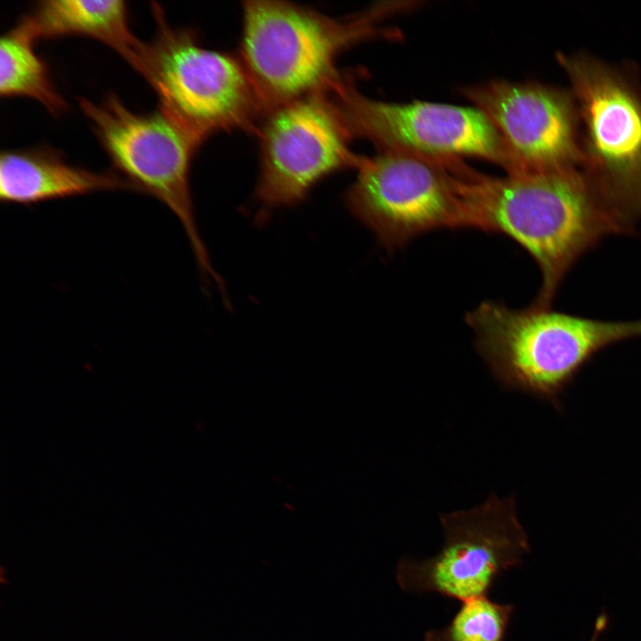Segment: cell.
I'll list each match as a JSON object with an SVG mask.
<instances>
[{
  "mask_svg": "<svg viewBox=\"0 0 641 641\" xmlns=\"http://www.w3.org/2000/svg\"><path fill=\"white\" fill-rule=\"evenodd\" d=\"M557 59L579 111L580 169L632 229L641 219V86L627 69L587 54Z\"/></svg>",
  "mask_w": 641,
  "mask_h": 641,
  "instance_id": "6",
  "label": "cell"
},
{
  "mask_svg": "<svg viewBox=\"0 0 641 641\" xmlns=\"http://www.w3.org/2000/svg\"><path fill=\"white\" fill-rule=\"evenodd\" d=\"M79 105L116 170L137 192L173 212L201 272L219 283L198 231L189 183L192 157L204 140L160 108L134 112L113 93L100 103L82 99Z\"/></svg>",
  "mask_w": 641,
  "mask_h": 641,
  "instance_id": "7",
  "label": "cell"
},
{
  "mask_svg": "<svg viewBox=\"0 0 641 641\" xmlns=\"http://www.w3.org/2000/svg\"><path fill=\"white\" fill-rule=\"evenodd\" d=\"M514 606L487 596L462 602L450 623L428 630L424 641H505Z\"/></svg>",
  "mask_w": 641,
  "mask_h": 641,
  "instance_id": "15",
  "label": "cell"
},
{
  "mask_svg": "<svg viewBox=\"0 0 641 641\" xmlns=\"http://www.w3.org/2000/svg\"><path fill=\"white\" fill-rule=\"evenodd\" d=\"M444 541L434 556L402 557L396 581L411 594L434 592L461 603L486 596L498 578L530 550L515 499L491 495L468 510L440 515Z\"/></svg>",
  "mask_w": 641,
  "mask_h": 641,
  "instance_id": "8",
  "label": "cell"
},
{
  "mask_svg": "<svg viewBox=\"0 0 641 641\" xmlns=\"http://www.w3.org/2000/svg\"><path fill=\"white\" fill-rule=\"evenodd\" d=\"M260 173L256 189L265 207L301 201L319 181L365 157L350 147L352 139L328 91L284 103L263 118Z\"/></svg>",
  "mask_w": 641,
  "mask_h": 641,
  "instance_id": "10",
  "label": "cell"
},
{
  "mask_svg": "<svg viewBox=\"0 0 641 641\" xmlns=\"http://www.w3.org/2000/svg\"><path fill=\"white\" fill-rule=\"evenodd\" d=\"M151 7L156 34L144 43L137 72L155 90L158 108L204 141L218 131L257 134L265 111L239 56L203 47Z\"/></svg>",
  "mask_w": 641,
  "mask_h": 641,
  "instance_id": "5",
  "label": "cell"
},
{
  "mask_svg": "<svg viewBox=\"0 0 641 641\" xmlns=\"http://www.w3.org/2000/svg\"><path fill=\"white\" fill-rule=\"evenodd\" d=\"M328 93L351 137L368 140L381 151L437 158L475 157L507 170V153L499 133L474 106L375 100L362 94L342 76Z\"/></svg>",
  "mask_w": 641,
  "mask_h": 641,
  "instance_id": "9",
  "label": "cell"
},
{
  "mask_svg": "<svg viewBox=\"0 0 641 641\" xmlns=\"http://www.w3.org/2000/svg\"><path fill=\"white\" fill-rule=\"evenodd\" d=\"M479 202L484 231L511 238L536 262L541 284L533 303L543 306L584 254L607 237L632 232L580 167L483 174Z\"/></svg>",
  "mask_w": 641,
  "mask_h": 641,
  "instance_id": "1",
  "label": "cell"
},
{
  "mask_svg": "<svg viewBox=\"0 0 641 641\" xmlns=\"http://www.w3.org/2000/svg\"><path fill=\"white\" fill-rule=\"evenodd\" d=\"M466 321L479 353L500 383L554 402L595 354L641 337V320H595L534 303L511 309L484 301L467 314Z\"/></svg>",
  "mask_w": 641,
  "mask_h": 641,
  "instance_id": "3",
  "label": "cell"
},
{
  "mask_svg": "<svg viewBox=\"0 0 641 641\" xmlns=\"http://www.w3.org/2000/svg\"><path fill=\"white\" fill-rule=\"evenodd\" d=\"M37 39L84 36L106 44L136 71L144 43L131 31L122 0H45L24 16Z\"/></svg>",
  "mask_w": 641,
  "mask_h": 641,
  "instance_id": "13",
  "label": "cell"
},
{
  "mask_svg": "<svg viewBox=\"0 0 641 641\" xmlns=\"http://www.w3.org/2000/svg\"><path fill=\"white\" fill-rule=\"evenodd\" d=\"M135 188L113 172H93L67 163L45 148L3 150L0 155V200L30 205L100 191Z\"/></svg>",
  "mask_w": 641,
  "mask_h": 641,
  "instance_id": "12",
  "label": "cell"
},
{
  "mask_svg": "<svg viewBox=\"0 0 641 641\" xmlns=\"http://www.w3.org/2000/svg\"><path fill=\"white\" fill-rule=\"evenodd\" d=\"M345 195L352 214L387 249L437 229L483 231L480 174L461 158L402 151L364 158Z\"/></svg>",
  "mask_w": 641,
  "mask_h": 641,
  "instance_id": "4",
  "label": "cell"
},
{
  "mask_svg": "<svg viewBox=\"0 0 641 641\" xmlns=\"http://www.w3.org/2000/svg\"><path fill=\"white\" fill-rule=\"evenodd\" d=\"M499 133L507 174L580 167L581 133L572 92L535 82L492 80L462 89Z\"/></svg>",
  "mask_w": 641,
  "mask_h": 641,
  "instance_id": "11",
  "label": "cell"
},
{
  "mask_svg": "<svg viewBox=\"0 0 641 641\" xmlns=\"http://www.w3.org/2000/svg\"><path fill=\"white\" fill-rule=\"evenodd\" d=\"M398 6L377 5L335 18L290 2L243 3L239 58L265 115L288 101L326 92L341 77L344 51L376 36L378 23Z\"/></svg>",
  "mask_w": 641,
  "mask_h": 641,
  "instance_id": "2",
  "label": "cell"
},
{
  "mask_svg": "<svg viewBox=\"0 0 641 641\" xmlns=\"http://www.w3.org/2000/svg\"><path fill=\"white\" fill-rule=\"evenodd\" d=\"M36 40L22 19L2 36L0 94L31 98L57 115L64 111L66 103L53 84L46 64L36 53Z\"/></svg>",
  "mask_w": 641,
  "mask_h": 641,
  "instance_id": "14",
  "label": "cell"
}]
</instances>
